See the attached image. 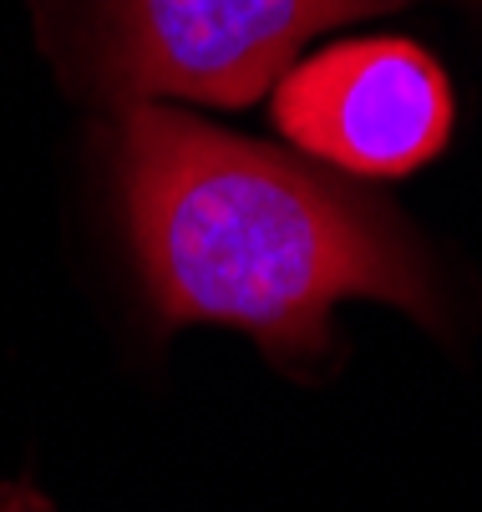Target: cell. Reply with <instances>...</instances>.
Here are the masks:
<instances>
[{
	"label": "cell",
	"instance_id": "7a4b0ae2",
	"mask_svg": "<svg viewBox=\"0 0 482 512\" xmlns=\"http://www.w3.org/2000/svg\"><path fill=\"white\" fill-rule=\"evenodd\" d=\"M401 0H107V71L132 97L249 107L300 61V46Z\"/></svg>",
	"mask_w": 482,
	"mask_h": 512
},
{
	"label": "cell",
	"instance_id": "3957f363",
	"mask_svg": "<svg viewBox=\"0 0 482 512\" xmlns=\"http://www.w3.org/2000/svg\"><path fill=\"white\" fill-rule=\"evenodd\" d=\"M452 82L401 36L340 41L274 82V122L295 148L346 178H406L452 137Z\"/></svg>",
	"mask_w": 482,
	"mask_h": 512
},
{
	"label": "cell",
	"instance_id": "6da1fadb",
	"mask_svg": "<svg viewBox=\"0 0 482 512\" xmlns=\"http://www.w3.org/2000/svg\"><path fill=\"white\" fill-rule=\"evenodd\" d=\"M117 188L137 274L168 325H234L274 355H305L346 300L437 320L432 274L396 218L280 148L132 102Z\"/></svg>",
	"mask_w": 482,
	"mask_h": 512
},
{
	"label": "cell",
	"instance_id": "277c9868",
	"mask_svg": "<svg viewBox=\"0 0 482 512\" xmlns=\"http://www.w3.org/2000/svg\"><path fill=\"white\" fill-rule=\"evenodd\" d=\"M0 512H26V507H21V502H6V507H0Z\"/></svg>",
	"mask_w": 482,
	"mask_h": 512
}]
</instances>
